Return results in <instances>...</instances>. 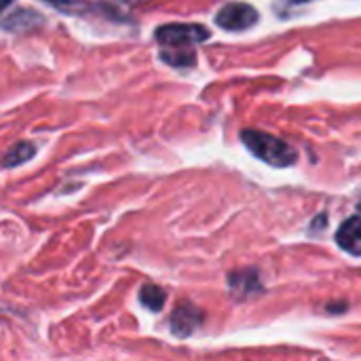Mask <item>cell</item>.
Segmentation results:
<instances>
[{"label": "cell", "instance_id": "obj_1", "mask_svg": "<svg viewBox=\"0 0 361 361\" xmlns=\"http://www.w3.org/2000/svg\"><path fill=\"white\" fill-rule=\"evenodd\" d=\"M241 140L250 152H254L260 161H264L273 167H288V165H294L298 159V152L294 146H290L288 142H283L271 133L245 129L241 133Z\"/></svg>", "mask_w": 361, "mask_h": 361}, {"label": "cell", "instance_id": "obj_2", "mask_svg": "<svg viewBox=\"0 0 361 361\" xmlns=\"http://www.w3.org/2000/svg\"><path fill=\"white\" fill-rule=\"evenodd\" d=\"M161 47H192L212 36V32L197 23H169L154 32Z\"/></svg>", "mask_w": 361, "mask_h": 361}, {"label": "cell", "instance_id": "obj_3", "mask_svg": "<svg viewBox=\"0 0 361 361\" xmlns=\"http://www.w3.org/2000/svg\"><path fill=\"white\" fill-rule=\"evenodd\" d=\"M256 21H258V11L247 2H231L216 15V23L228 32L247 30Z\"/></svg>", "mask_w": 361, "mask_h": 361}, {"label": "cell", "instance_id": "obj_4", "mask_svg": "<svg viewBox=\"0 0 361 361\" xmlns=\"http://www.w3.org/2000/svg\"><path fill=\"white\" fill-rule=\"evenodd\" d=\"M201 324H203V313L195 305H178L176 311L171 313V319H169L171 332L180 338L190 336Z\"/></svg>", "mask_w": 361, "mask_h": 361}, {"label": "cell", "instance_id": "obj_5", "mask_svg": "<svg viewBox=\"0 0 361 361\" xmlns=\"http://www.w3.org/2000/svg\"><path fill=\"white\" fill-rule=\"evenodd\" d=\"M336 243L353 256H361V216H353L343 222L336 233Z\"/></svg>", "mask_w": 361, "mask_h": 361}, {"label": "cell", "instance_id": "obj_6", "mask_svg": "<svg viewBox=\"0 0 361 361\" xmlns=\"http://www.w3.org/2000/svg\"><path fill=\"white\" fill-rule=\"evenodd\" d=\"M161 57H163V61H167L176 68H190L197 61L192 47H163Z\"/></svg>", "mask_w": 361, "mask_h": 361}, {"label": "cell", "instance_id": "obj_7", "mask_svg": "<svg viewBox=\"0 0 361 361\" xmlns=\"http://www.w3.org/2000/svg\"><path fill=\"white\" fill-rule=\"evenodd\" d=\"M228 283H231V290H233V294H235L237 298L252 296L254 290H258V277H256V273H252V271L231 275Z\"/></svg>", "mask_w": 361, "mask_h": 361}, {"label": "cell", "instance_id": "obj_8", "mask_svg": "<svg viewBox=\"0 0 361 361\" xmlns=\"http://www.w3.org/2000/svg\"><path fill=\"white\" fill-rule=\"evenodd\" d=\"M140 302H142L148 311L157 313V311H161L163 305H165V292H163L159 286H154V283H146V286L140 290Z\"/></svg>", "mask_w": 361, "mask_h": 361}, {"label": "cell", "instance_id": "obj_9", "mask_svg": "<svg viewBox=\"0 0 361 361\" xmlns=\"http://www.w3.org/2000/svg\"><path fill=\"white\" fill-rule=\"evenodd\" d=\"M32 154H34V146L27 142H21L4 154V167H15L19 163H25Z\"/></svg>", "mask_w": 361, "mask_h": 361}, {"label": "cell", "instance_id": "obj_10", "mask_svg": "<svg viewBox=\"0 0 361 361\" xmlns=\"http://www.w3.org/2000/svg\"><path fill=\"white\" fill-rule=\"evenodd\" d=\"M47 2L55 4V6H57V8H61V11H72L74 6L82 4V0H47Z\"/></svg>", "mask_w": 361, "mask_h": 361}, {"label": "cell", "instance_id": "obj_11", "mask_svg": "<svg viewBox=\"0 0 361 361\" xmlns=\"http://www.w3.org/2000/svg\"><path fill=\"white\" fill-rule=\"evenodd\" d=\"M11 2H13V0H0V4H2V6H8Z\"/></svg>", "mask_w": 361, "mask_h": 361}, {"label": "cell", "instance_id": "obj_12", "mask_svg": "<svg viewBox=\"0 0 361 361\" xmlns=\"http://www.w3.org/2000/svg\"><path fill=\"white\" fill-rule=\"evenodd\" d=\"M296 2H309V0H296Z\"/></svg>", "mask_w": 361, "mask_h": 361}, {"label": "cell", "instance_id": "obj_13", "mask_svg": "<svg viewBox=\"0 0 361 361\" xmlns=\"http://www.w3.org/2000/svg\"><path fill=\"white\" fill-rule=\"evenodd\" d=\"M360 209H361V205H360Z\"/></svg>", "mask_w": 361, "mask_h": 361}]
</instances>
